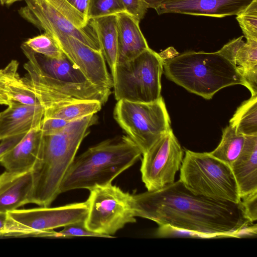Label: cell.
<instances>
[{
  "label": "cell",
  "instance_id": "5bb4252c",
  "mask_svg": "<svg viewBox=\"0 0 257 257\" xmlns=\"http://www.w3.org/2000/svg\"><path fill=\"white\" fill-rule=\"evenodd\" d=\"M43 117L41 104L29 105L12 101L8 108L0 112V141L40 127Z\"/></svg>",
  "mask_w": 257,
  "mask_h": 257
},
{
  "label": "cell",
  "instance_id": "277c9868",
  "mask_svg": "<svg viewBox=\"0 0 257 257\" xmlns=\"http://www.w3.org/2000/svg\"><path fill=\"white\" fill-rule=\"evenodd\" d=\"M168 79L206 99L221 89L237 84L245 86L237 67L218 51H188L164 60Z\"/></svg>",
  "mask_w": 257,
  "mask_h": 257
},
{
  "label": "cell",
  "instance_id": "2e32d148",
  "mask_svg": "<svg viewBox=\"0 0 257 257\" xmlns=\"http://www.w3.org/2000/svg\"><path fill=\"white\" fill-rule=\"evenodd\" d=\"M117 64L130 61L149 48L140 21L126 12L117 14Z\"/></svg>",
  "mask_w": 257,
  "mask_h": 257
},
{
  "label": "cell",
  "instance_id": "1f68e13d",
  "mask_svg": "<svg viewBox=\"0 0 257 257\" xmlns=\"http://www.w3.org/2000/svg\"><path fill=\"white\" fill-rule=\"evenodd\" d=\"M238 70L243 79L245 86L249 89L251 96L257 95V68Z\"/></svg>",
  "mask_w": 257,
  "mask_h": 257
},
{
  "label": "cell",
  "instance_id": "e575fe53",
  "mask_svg": "<svg viewBox=\"0 0 257 257\" xmlns=\"http://www.w3.org/2000/svg\"><path fill=\"white\" fill-rule=\"evenodd\" d=\"M71 7L87 19V14L89 0H64ZM88 20V19H87ZM89 21V20H88Z\"/></svg>",
  "mask_w": 257,
  "mask_h": 257
},
{
  "label": "cell",
  "instance_id": "7a4b0ae2",
  "mask_svg": "<svg viewBox=\"0 0 257 257\" xmlns=\"http://www.w3.org/2000/svg\"><path fill=\"white\" fill-rule=\"evenodd\" d=\"M96 119L94 114L90 115L72 121L58 133L43 135L38 158L32 170L30 203L49 207L60 194L62 181Z\"/></svg>",
  "mask_w": 257,
  "mask_h": 257
},
{
  "label": "cell",
  "instance_id": "603a6c76",
  "mask_svg": "<svg viewBox=\"0 0 257 257\" xmlns=\"http://www.w3.org/2000/svg\"><path fill=\"white\" fill-rule=\"evenodd\" d=\"M239 134L257 136V95L242 103L229 121Z\"/></svg>",
  "mask_w": 257,
  "mask_h": 257
},
{
  "label": "cell",
  "instance_id": "d6a6232c",
  "mask_svg": "<svg viewBox=\"0 0 257 257\" xmlns=\"http://www.w3.org/2000/svg\"><path fill=\"white\" fill-rule=\"evenodd\" d=\"M9 72L8 64L4 68L0 69V105L8 106L11 102L8 93L7 79Z\"/></svg>",
  "mask_w": 257,
  "mask_h": 257
},
{
  "label": "cell",
  "instance_id": "e0dca14e",
  "mask_svg": "<svg viewBox=\"0 0 257 257\" xmlns=\"http://www.w3.org/2000/svg\"><path fill=\"white\" fill-rule=\"evenodd\" d=\"M42 136L40 127L32 129L1 159L0 164L7 171H32L38 158Z\"/></svg>",
  "mask_w": 257,
  "mask_h": 257
},
{
  "label": "cell",
  "instance_id": "f546056e",
  "mask_svg": "<svg viewBox=\"0 0 257 257\" xmlns=\"http://www.w3.org/2000/svg\"><path fill=\"white\" fill-rule=\"evenodd\" d=\"M246 217L252 222L257 220V192L241 199Z\"/></svg>",
  "mask_w": 257,
  "mask_h": 257
},
{
  "label": "cell",
  "instance_id": "ac0fdd59",
  "mask_svg": "<svg viewBox=\"0 0 257 257\" xmlns=\"http://www.w3.org/2000/svg\"><path fill=\"white\" fill-rule=\"evenodd\" d=\"M230 167L241 199L257 192V136H246L243 148Z\"/></svg>",
  "mask_w": 257,
  "mask_h": 257
},
{
  "label": "cell",
  "instance_id": "8992f818",
  "mask_svg": "<svg viewBox=\"0 0 257 257\" xmlns=\"http://www.w3.org/2000/svg\"><path fill=\"white\" fill-rule=\"evenodd\" d=\"M164 60L149 48L136 58L117 64L111 75L115 99L152 102L161 96Z\"/></svg>",
  "mask_w": 257,
  "mask_h": 257
},
{
  "label": "cell",
  "instance_id": "9c48e42d",
  "mask_svg": "<svg viewBox=\"0 0 257 257\" xmlns=\"http://www.w3.org/2000/svg\"><path fill=\"white\" fill-rule=\"evenodd\" d=\"M89 191L84 223L90 231L113 238L125 224L136 221L133 195L111 183L96 186Z\"/></svg>",
  "mask_w": 257,
  "mask_h": 257
},
{
  "label": "cell",
  "instance_id": "7402d4cb",
  "mask_svg": "<svg viewBox=\"0 0 257 257\" xmlns=\"http://www.w3.org/2000/svg\"><path fill=\"white\" fill-rule=\"evenodd\" d=\"M245 136L236 132L229 124L222 130L221 141L217 148L209 154L230 166L239 155L244 145Z\"/></svg>",
  "mask_w": 257,
  "mask_h": 257
},
{
  "label": "cell",
  "instance_id": "52a82bcc",
  "mask_svg": "<svg viewBox=\"0 0 257 257\" xmlns=\"http://www.w3.org/2000/svg\"><path fill=\"white\" fill-rule=\"evenodd\" d=\"M113 116L142 155L172 129L170 117L162 97L147 103L118 100Z\"/></svg>",
  "mask_w": 257,
  "mask_h": 257
},
{
  "label": "cell",
  "instance_id": "484cf974",
  "mask_svg": "<svg viewBox=\"0 0 257 257\" xmlns=\"http://www.w3.org/2000/svg\"><path fill=\"white\" fill-rule=\"evenodd\" d=\"M126 12L121 0H89L88 20Z\"/></svg>",
  "mask_w": 257,
  "mask_h": 257
},
{
  "label": "cell",
  "instance_id": "7c38bea8",
  "mask_svg": "<svg viewBox=\"0 0 257 257\" xmlns=\"http://www.w3.org/2000/svg\"><path fill=\"white\" fill-rule=\"evenodd\" d=\"M63 53L93 84L111 89L113 81L101 51H97L77 39L62 33L50 35Z\"/></svg>",
  "mask_w": 257,
  "mask_h": 257
},
{
  "label": "cell",
  "instance_id": "74e56055",
  "mask_svg": "<svg viewBox=\"0 0 257 257\" xmlns=\"http://www.w3.org/2000/svg\"><path fill=\"white\" fill-rule=\"evenodd\" d=\"M23 1H26L28 0H0V4L3 6H10L16 2Z\"/></svg>",
  "mask_w": 257,
  "mask_h": 257
},
{
  "label": "cell",
  "instance_id": "ffe728a7",
  "mask_svg": "<svg viewBox=\"0 0 257 257\" xmlns=\"http://www.w3.org/2000/svg\"><path fill=\"white\" fill-rule=\"evenodd\" d=\"M241 36L225 44L218 52L238 69L257 68V41L245 42Z\"/></svg>",
  "mask_w": 257,
  "mask_h": 257
},
{
  "label": "cell",
  "instance_id": "ba28073f",
  "mask_svg": "<svg viewBox=\"0 0 257 257\" xmlns=\"http://www.w3.org/2000/svg\"><path fill=\"white\" fill-rule=\"evenodd\" d=\"M88 211L87 201L62 206H41L8 212L7 236L57 237L54 229L85 221Z\"/></svg>",
  "mask_w": 257,
  "mask_h": 257
},
{
  "label": "cell",
  "instance_id": "6da1fadb",
  "mask_svg": "<svg viewBox=\"0 0 257 257\" xmlns=\"http://www.w3.org/2000/svg\"><path fill=\"white\" fill-rule=\"evenodd\" d=\"M135 217L175 231L207 237H238L256 226L240 201L216 200L194 194L180 180L153 191L133 195Z\"/></svg>",
  "mask_w": 257,
  "mask_h": 257
},
{
  "label": "cell",
  "instance_id": "f1b7e54d",
  "mask_svg": "<svg viewBox=\"0 0 257 257\" xmlns=\"http://www.w3.org/2000/svg\"><path fill=\"white\" fill-rule=\"evenodd\" d=\"M71 122L60 118H43L40 128L43 135L54 134L61 131Z\"/></svg>",
  "mask_w": 257,
  "mask_h": 257
},
{
  "label": "cell",
  "instance_id": "cb8c5ba5",
  "mask_svg": "<svg viewBox=\"0 0 257 257\" xmlns=\"http://www.w3.org/2000/svg\"><path fill=\"white\" fill-rule=\"evenodd\" d=\"M8 65V93L10 100L29 105L40 104L37 97L26 86L18 73V62L12 60Z\"/></svg>",
  "mask_w": 257,
  "mask_h": 257
},
{
  "label": "cell",
  "instance_id": "8d00e7d4",
  "mask_svg": "<svg viewBox=\"0 0 257 257\" xmlns=\"http://www.w3.org/2000/svg\"><path fill=\"white\" fill-rule=\"evenodd\" d=\"M7 221V214L0 212V231H5L6 233V227Z\"/></svg>",
  "mask_w": 257,
  "mask_h": 257
},
{
  "label": "cell",
  "instance_id": "3957f363",
  "mask_svg": "<svg viewBox=\"0 0 257 257\" xmlns=\"http://www.w3.org/2000/svg\"><path fill=\"white\" fill-rule=\"evenodd\" d=\"M142 155L127 136L101 142L75 158L62 181L60 193L111 184Z\"/></svg>",
  "mask_w": 257,
  "mask_h": 257
},
{
  "label": "cell",
  "instance_id": "5b68a950",
  "mask_svg": "<svg viewBox=\"0 0 257 257\" xmlns=\"http://www.w3.org/2000/svg\"><path fill=\"white\" fill-rule=\"evenodd\" d=\"M180 170L179 180L194 194L216 200L241 201L230 166L209 153L186 150Z\"/></svg>",
  "mask_w": 257,
  "mask_h": 257
},
{
  "label": "cell",
  "instance_id": "d6986e66",
  "mask_svg": "<svg viewBox=\"0 0 257 257\" xmlns=\"http://www.w3.org/2000/svg\"><path fill=\"white\" fill-rule=\"evenodd\" d=\"M92 20L101 52L110 68L112 75L117 64V15L99 17Z\"/></svg>",
  "mask_w": 257,
  "mask_h": 257
},
{
  "label": "cell",
  "instance_id": "9a60e30c",
  "mask_svg": "<svg viewBox=\"0 0 257 257\" xmlns=\"http://www.w3.org/2000/svg\"><path fill=\"white\" fill-rule=\"evenodd\" d=\"M33 188L32 171L0 174V212L7 213L30 203Z\"/></svg>",
  "mask_w": 257,
  "mask_h": 257
},
{
  "label": "cell",
  "instance_id": "8fae6325",
  "mask_svg": "<svg viewBox=\"0 0 257 257\" xmlns=\"http://www.w3.org/2000/svg\"><path fill=\"white\" fill-rule=\"evenodd\" d=\"M18 13L29 23L50 35L62 33L101 51L92 19L84 28H79L48 0H28Z\"/></svg>",
  "mask_w": 257,
  "mask_h": 257
},
{
  "label": "cell",
  "instance_id": "f35d334b",
  "mask_svg": "<svg viewBox=\"0 0 257 257\" xmlns=\"http://www.w3.org/2000/svg\"><path fill=\"white\" fill-rule=\"evenodd\" d=\"M0 236H6V233L3 231H0Z\"/></svg>",
  "mask_w": 257,
  "mask_h": 257
},
{
  "label": "cell",
  "instance_id": "4316f807",
  "mask_svg": "<svg viewBox=\"0 0 257 257\" xmlns=\"http://www.w3.org/2000/svg\"><path fill=\"white\" fill-rule=\"evenodd\" d=\"M236 19L246 40L257 41V0H253Z\"/></svg>",
  "mask_w": 257,
  "mask_h": 257
},
{
  "label": "cell",
  "instance_id": "4dcf8cb0",
  "mask_svg": "<svg viewBox=\"0 0 257 257\" xmlns=\"http://www.w3.org/2000/svg\"><path fill=\"white\" fill-rule=\"evenodd\" d=\"M125 11L139 21L142 20L147 12V8L142 0H121Z\"/></svg>",
  "mask_w": 257,
  "mask_h": 257
},
{
  "label": "cell",
  "instance_id": "44dd1931",
  "mask_svg": "<svg viewBox=\"0 0 257 257\" xmlns=\"http://www.w3.org/2000/svg\"><path fill=\"white\" fill-rule=\"evenodd\" d=\"M102 104L96 100H77L46 109L43 118H60L73 121L95 114L101 108Z\"/></svg>",
  "mask_w": 257,
  "mask_h": 257
},
{
  "label": "cell",
  "instance_id": "d4e9b609",
  "mask_svg": "<svg viewBox=\"0 0 257 257\" xmlns=\"http://www.w3.org/2000/svg\"><path fill=\"white\" fill-rule=\"evenodd\" d=\"M23 43L35 53L48 58L58 59L63 55L55 40L45 32L29 38Z\"/></svg>",
  "mask_w": 257,
  "mask_h": 257
},
{
  "label": "cell",
  "instance_id": "30bf717a",
  "mask_svg": "<svg viewBox=\"0 0 257 257\" xmlns=\"http://www.w3.org/2000/svg\"><path fill=\"white\" fill-rule=\"evenodd\" d=\"M183 150L171 129L143 154L142 179L148 191L161 189L174 182L183 159Z\"/></svg>",
  "mask_w": 257,
  "mask_h": 257
},
{
  "label": "cell",
  "instance_id": "d590c367",
  "mask_svg": "<svg viewBox=\"0 0 257 257\" xmlns=\"http://www.w3.org/2000/svg\"><path fill=\"white\" fill-rule=\"evenodd\" d=\"M164 0H142L145 7L148 8H152L155 10L159 7Z\"/></svg>",
  "mask_w": 257,
  "mask_h": 257
},
{
  "label": "cell",
  "instance_id": "4fadbf2b",
  "mask_svg": "<svg viewBox=\"0 0 257 257\" xmlns=\"http://www.w3.org/2000/svg\"><path fill=\"white\" fill-rule=\"evenodd\" d=\"M253 0H164L158 15L177 13L216 18L237 15Z\"/></svg>",
  "mask_w": 257,
  "mask_h": 257
},
{
  "label": "cell",
  "instance_id": "836d02e7",
  "mask_svg": "<svg viewBox=\"0 0 257 257\" xmlns=\"http://www.w3.org/2000/svg\"><path fill=\"white\" fill-rule=\"evenodd\" d=\"M26 134H23L14 136L1 140L0 143V160L7 152L15 147Z\"/></svg>",
  "mask_w": 257,
  "mask_h": 257
},
{
  "label": "cell",
  "instance_id": "83f0119b",
  "mask_svg": "<svg viewBox=\"0 0 257 257\" xmlns=\"http://www.w3.org/2000/svg\"><path fill=\"white\" fill-rule=\"evenodd\" d=\"M92 236L104 237L103 235L92 232L85 226L84 221L70 224L64 227L60 231L57 232V237Z\"/></svg>",
  "mask_w": 257,
  "mask_h": 257
}]
</instances>
